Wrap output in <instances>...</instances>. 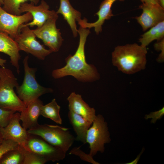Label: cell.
Masks as SVG:
<instances>
[{
	"instance_id": "cell-27",
	"label": "cell",
	"mask_w": 164,
	"mask_h": 164,
	"mask_svg": "<svg viewBox=\"0 0 164 164\" xmlns=\"http://www.w3.org/2000/svg\"><path fill=\"white\" fill-rule=\"evenodd\" d=\"M19 146L17 143L12 140L3 139L0 144V159L7 152L18 148Z\"/></svg>"
},
{
	"instance_id": "cell-35",
	"label": "cell",
	"mask_w": 164,
	"mask_h": 164,
	"mask_svg": "<svg viewBox=\"0 0 164 164\" xmlns=\"http://www.w3.org/2000/svg\"><path fill=\"white\" fill-rule=\"evenodd\" d=\"M3 0H0V4L1 5H3Z\"/></svg>"
},
{
	"instance_id": "cell-31",
	"label": "cell",
	"mask_w": 164,
	"mask_h": 164,
	"mask_svg": "<svg viewBox=\"0 0 164 164\" xmlns=\"http://www.w3.org/2000/svg\"><path fill=\"white\" fill-rule=\"evenodd\" d=\"M141 153H140L139 155H138V157H137V158H136V159L134 160V161H132V162H129V163H127V164H137L138 162V161L139 159L140 158V155H141Z\"/></svg>"
},
{
	"instance_id": "cell-15",
	"label": "cell",
	"mask_w": 164,
	"mask_h": 164,
	"mask_svg": "<svg viewBox=\"0 0 164 164\" xmlns=\"http://www.w3.org/2000/svg\"><path fill=\"white\" fill-rule=\"evenodd\" d=\"M69 111L79 114L92 123L96 117L95 109L83 100L81 95L72 92L67 98Z\"/></svg>"
},
{
	"instance_id": "cell-20",
	"label": "cell",
	"mask_w": 164,
	"mask_h": 164,
	"mask_svg": "<svg viewBox=\"0 0 164 164\" xmlns=\"http://www.w3.org/2000/svg\"><path fill=\"white\" fill-rule=\"evenodd\" d=\"M164 21L152 27L141 36L139 39L141 45L145 47L155 40L159 41L164 38Z\"/></svg>"
},
{
	"instance_id": "cell-5",
	"label": "cell",
	"mask_w": 164,
	"mask_h": 164,
	"mask_svg": "<svg viewBox=\"0 0 164 164\" xmlns=\"http://www.w3.org/2000/svg\"><path fill=\"white\" fill-rule=\"evenodd\" d=\"M28 59L29 56H27L23 60L24 70L23 80L22 85H19L16 88L17 95L26 107L41 95L53 92L51 88L43 87L38 83L35 77L37 69L29 66Z\"/></svg>"
},
{
	"instance_id": "cell-30",
	"label": "cell",
	"mask_w": 164,
	"mask_h": 164,
	"mask_svg": "<svg viewBox=\"0 0 164 164\" xmlns=\"http://www.w3.org/2000/svg\"><path fill=\"white\" fill-rule=\"evenodd\" d=\"M142 3L151 4H159L158 0H141Z\"/></svg>"
},
{
	"instance_id": "cell-17",
	"label": "cell",
	"mask_w": 164,
	"mask_h": 164,
	"mask_svg": "<svg viewBox=\"0 0 164 164\" xmlns=\"http://www.w3.org/2000/svg\"><path fill=\"white\" fill-rule=\"evenodd\" d=\"M43 103L39 98L30 103L20 114L22 126L27 130L34 128L39 124L38 120L41 115V109Z\"/></svg>"
},
{
	"instance_id": "cell-1",
	"label": "cell",
	"mask_w": 164,
	"mask_h": 164,
	"mask_svg": "<svg viewBox=\"0 0 164 164\" xmlns=\"http://www.w3.org/2000/svg\"><path fill=\"white\" fill-rule=\"evenodd\" d=\"M78 32L79 41L75 53L66 58V64L64 67L52 71V76L54 78L71 76L78 81L84 82H93L99 79V74L96 68L93 65L88 64L86 60L85 46L90 33V29L80 26Z\"/></svg>"
},
{
	"instance_id": "cell-7",
	"label": "cell",
	"mask_w": 164,
	"mask_h": 164,
	"mask_svg": "<svg viewBox=\"0 0 164 164\" xmlns=\"http://www.w3.org/2000/svg\"><path fill=\"white\" fill-rule=\"evenodd\" d=\"M36 37L29 26L22 25L19 33L14 39L17 43L20 51H23L40 60H43L52 52L41 44L37 40Z\"/></svg>"
},
{
	"instance_id": "cell-32",
	"label": "cell",
	"mask_w": 164,
	"mask_h": 164,
	"mask_svg": "<svg viewBox=\"0 0 164 164\" xmlns=\"http://www.w3.org/2000/svg\"><path fill=\"white\" fill-rule=\"evenodd\" d=\"M6 60L0 57V66L1 67H4L5 64L6 63Z\"/></svg>"
},
{
	"instance_id": "cell-25",
	"label": "cell",
	"mask_w": 164,
	"mask_h": 164,
	"mask_svg": "<svg viewBox=\"0 0 164 164\" xmlns=\"http://www.w3.org/2000/svg\"><path fill=\"white\" fill-rule=\"evenodd\" d=\"M70 154H73L77 156L82 160L91 163L93 164H99V163L95 161L93 157L89 154L86 153L80 149V147H74L70 151Z\"/></svg>"
},
{
	"instance_id": "cell-6",
	"label": "cell",
	"mask_w": 164,
	"mask_h": 164,
	"mask_svg": "<svg viewBox=\"0 0 164 164\" xmlns=\"http://www.w3.org/2000/svg\"><path fill=\"white\" fill-rule=\"evenodd\" d=\"M91 125L87 131L86 141L89 146V154L93 157L98 152L104 151V144L109 143L110 138L107 124L101 115L96 116Z\"/></svg>"
},
{
	"instance_id": "cell-2",
	"label": "cell",
	"mask_w": 164,
	"mask_h": 164,
	"mask_svg": "<svg viewBox=\"0 0 164 164\" xmlns=\"http://www.w3.org/2000/svg\"><path fill=\"white\" fill-rule=\"evenodd\" d=\"M147 53L146 47L136 43L118 46L112 53V63L123 73L133 74L145 68Z\"/></svg>"
},
{
	"instance_id": "cell-13",
	"label": "cell",
	"mask_w": 164,
	"mask_h": 164,
	"mask_svg": "<svg viewBox=\"0 0 164 164\" xmlns=\"http://www.w3.org/2000/svg\"><path fill=\"white\" fill-rule=\"evenodd\" d=\"M20 114L15 113L8 125L0 128L3 139L12 140L19 145L24 147L29 133L27 130L21 125Z\"/></svg>"
},
{
	"instance_id": "cell-26",
	"label": "cell",
	"mask_w": 164,
	"mask_h": 164,
	"mask_svg": "<svg viewBox=\"0 0 164 164\" xmlns=\"http://www.w3.org/2000/svg\"><path fill=\"white\" fill-rule=\"evenodd\" d=\"M16 112L0 108V128L8 125Z\"/></svg>"
},
{
	"instance_id": "cell-28",
	"label": "cell",
	"mask_w": 164,
	"mask_h": 164,
	"mask_svg": "<svg viewBox=\"0 0 164 164\" xmlns=\"http://www.w3.org/2000/svg\"><path fill=\"white\" fill-rule=\"evenodd\" d=\"M154 47L156 50L161 52L157 59V60L159 62H163L164 59V38L158 41L155 44Z\"/></svg>"
},
{
	"instance_id": "cell-3",
	"label": "cell",
	"mask_w": 164,
	"mask_h": 164,
	"mask_svg": "<svg viewBox=\"0 0 164 164\" xmlns=\"http://www.w3.org/2000/svg\"><path fill=\"white\" fill-rule=\"evenodd\" d=\"M19 85L11 70L4 67L0 68V108L20 112L26 108L14 91Z\"/></svg>"
},
{
	"instance_id": "cell-8",
	"label": "cell",
	"mask_w": 164,
	"mask_h": 164,
	"mask_svg": "<svg viewBox=\"0 0 164 164\" xmlns=\"http://www.w3.org/2000/svg\"><path fill=\"white\" fill-rule=\"evenodd\" d=\"M24 147L27 150L43 157L48 161L62 160L66 157V152L36 135L29 133Z\"/></svg>"
},
{
	"instance_id": "cell-11",
	"label": "cell",
	"mask_w": 164,
	"mask_h": 164,
	"mask_svg": "<svg viewBox=\"0 0 164 164\" xmlns=\"http://www.w3.org/2000/svg\"><path fill=\"white\" fill-rule=\"evenodd\" d=\"M32 20V15L26 12L22 15H16L5 11L0 4V31L9 35L14 39L20 33L21 26Z\"/></svg>"
},
{
	"instance_id": "cell-29",
	"label": "cell",
	"mask_w": 164,
	"mask_h": 164,
	"mask_svg": "<svg viewBox=\"0 0 164 164\" xmlns=\"http://www.w3.org/2000/svg\"><path fill=\"white\" fill-rule=\"evenodd\" d=\"M164 114V107L158 111L152 112L149 114L146 115L145 118L147 119L148 118H152L151 123H155L158 119H160Z\"/></svg>"
},
{
	"instance_id": "cell-22",
	"label": "cell",
	"mask_w": 164,
	"mask_h": 164,
	"mask_svg": "<svg viewBox=\"0 0 164 164\" xmlns=\"http://www.w3.org/2000/svg\"><path fill=\"white\" fill-rule=\"evenodd\" d=\"M26 149L20 145L5 154L0 159V164H23Z\"/></svg>"
},
{
	"instance_id": "cell-9",
	"label": "cell",
	"mask_w": 164,
	"mask_h": 164,
	"mask_svg": "<svg viewBox=\"0 0 164 164\" xmlns=\"http://www.w3.org/2000/svg\"><path fill=\"white\" fill-rule=\"evenodd\" d=\"M57 19H50L41 26L32 29L36 37L40 39L52 52L58 51L63 41L60 29L56 26Z\"/></svg>"
},
{
	"instance_id": "cell-21",
	"label": "cell",
	"mask_w": 164,
	"mask_h": 164,
	"mask_svg": "<svg viewBox=\"0 0 164 164\" xmlns=\"http://www.w3.org/2000/svg\"><path fill=\"white\" fill-rule=\"evenodd\" d=\"M60 107L54 98L49 103L42 106L41 115L49 118L56 123L61 124L62 119L60 114Z\"/></svg>"
},
{
	"instance_id": "cell-34",
	"label": "cell",
	"mask_w": 164,
	"mask_h": 164,
	"mask_svg": "<svg viewBox=\"0 0 164 164\" xmlns=\"http://www.w3.org/2000/svg\"><path fill=\"white\" fill-rule=\"evenodd\" d=\"M3 140V138L2 135L1 134V132L0 131V144L2 142Z\"/></svg>"
},
{
	"instance_id": "cell-19",
	"label": "cell",
	"mask_w": 164,
	"mask_h": 164,
	"mask_svg": "<svg viewBox=\"0 0 164 164\" xmlns=\"http://www.w3.org/2000/svg\"><path fill=\"white\" fill-rule=\"evenodd\" d=\"M69 122L76 135V139L85 144L87 131L92 123L81 116L69 111L68 114Z\"/></svg>"
},
{
	"instance_id": "cell-10",
	"label": "cell",
	"mask_w": 164,
	"mask_h": 164,
	"mask_svg": "<svg viewBox=\"0 0 164 164\" xmlns=\"http://www.w3.org/2000/svg\"><path fill=\"white\" fill-rule=\"evenodd\" d=\"M33 2H25L21 5L20 13H30L32 16V20L30 22L23 24V26L33 27L36 26L40 27L48 19L54 18H58V14L53 10H50V7L44 0H41L40 4L36 6Z\"/></svg>"
},
{
	"instance_id": "cell-33",
	"label": "cell",
	"mask_w": 164,
	"mask_h": 164,
	"mask_svg": "<svg viewBox=\"0 0 164 164\" xmlns=\"http://www.w3.org/2000/svg\"><path fill=\"white\" fill-rule=\"evenodd\" d=\"M159 4L164 8V0H158Z\"/></svg>"
},
{
	"instance_id": "cell-18",
	"label": "cell",
	"mask_w": 164,
	"mask_h": 164,
	"mask_svg": "<svg viewBox=\"0 0 164 164\" xmlns=\"http://www.w3.org/2000/svg\"><path fill=\"white\" fill-rule=\"evenodd\" d=\"M60 0V6L56 13L63 15L70 27L73 36L76 37L78 34L76 22L81 19V13L72 7L69 0Z\"/></svg>"
},
{
	"instance_id": "cell-16",
	"label": "cell",
	"mask_w": 164,
	"mask_h": 164,
	"mask_svg": "<svg viewBox=\"0 0 164 164\" xmlns=\"http://www.w3.org/2000/svg\"><path fill=\"white\" fill-rule=\"evenodd\" d=\"M20 50L14 39L8 34L0 31V52L8 55L12 65L20 73L19 62L21 58Z\"/></svg>"
},
{
	"instance_id": "cell-23",
	"label": "cell",
	"mask_w": 164,
	"mask_h": 164,
	"mask_svg": "<svg viewBox=\"0 0 164 164\" xmlns=\"http://www.w3.org/2000/svg\"><path fill=\"white\" fill-rule=\"evenodd\" d=\"M33 2L35 5L39 0H3L2 9L7 12L16 15H21L20 8L21 5L28 1Z\"/></svg>"
},
{
	"instance_id": "cell-12",
	"label": "cell",
	"mask_w": 164,
	"mask_h": 164,
	"mask_svg": "<svg viewBox=\"0 0 164 164\" xmlns=\"http://www.w3.org/2000/svg\"><path fill=\"white\" fill-rule=\"evenodd\" d=\"M142 13L135 19L142 26L144 31L164 21V8L159 4L145 3L139 6Z\"/></svg>"
},
{
	"instance_id": "cell-4",
	"label": "cell",
	"mask_w": 164,
	"mask_h": 164,
	"mask_svg": "<svg viewBox=\"0 0 164 164\" xmlns=\"http://www.w3.org/2000/svg\"><path fill=\"white\" fill-rule=\"evenodd\" d=\"M67 128L58 125L39 124L27 130L29 134L38 135L49 143L66 152L75 139Z\"/></svg>"
},
{
	"instance_id": "cell-24",
	"label": "cell",
	"mask_w": 164,
	"mask_h": 164,
	"mask_svg": "<svg viewBox=\"0 0 164 164\" xmlns=\"http://www.w3.org/2000/svg\"><path fill=\"white\" fill-rule=\"evenodd\" d=\"M47 162L43 157L26 149L23 164H44Z\"/></svg>"
},
{
	"instance_id": "cell-14",
	"label": "cell",
	"mask_w": 164,
	"mask_h": 164,
	"mask_svg": "<svg viewBox=\"0 0 164 164\" xmlns=\"http://www.w3.org/2000/svg\"><path fill=\"white\" fill-rule=\"evenodd\" d=\"M117 0H104L101 4L99 10L95 13L98 17L96 21L93 23H88L87 19L84 18L78 22V24L84 28L89 29L94 28L96 34H99L102 31V26L105 21L110 19L113 15L111 8L113 3Z\"/></svg>"
}]
</instances>
